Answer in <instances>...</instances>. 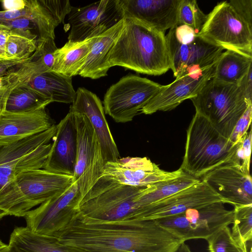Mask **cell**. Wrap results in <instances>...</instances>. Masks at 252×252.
<instances>
[{
    "label": "cell",
    "instance_id": "obj_1",
    "mask_svg": "<svg viewBox=\"0 0 252 252\" xmlns=\"http://www.w3.org/2000/svg\"><path fill=\"white\" fill-rule=\"evenodd\" d=\"M53 236L83 252H176L184 242L155 220L98 221L79 213Z\"/></svg>",
    "mask_w": 252,
    "mask_h": 252
},
{
    "label": "cell",
    "instance_id": "obj_2",
    "mask_svg": "<svg viewBox=\"0 0 252 252\" xmlns=\"http://www.w3.org/2000/svg\"><path fill=\"white\" fill-rule=\"evenodd\" d=\"M109 68L120 66L150 75L170 69L166 35L141 21L124 17V25L107 57Z\"/></svg>",
    "mask_w": 252,
    "mask_h": 252
},
{
    "label": "cell",
    "instance_id": "obj_3",
    "mask_svg": "<svg viewBox=\"0 0 252 252\" xmlns=\"http://www.w3.org/2000/svg\"><path fill=\"white\" fill-rule=\"evenodd\" d=\"M72 176L42 169L20 173L0 189V220L24 217L31 209L65 191Z\"/></svg>",
    "mask_w": 252,
    "mask_h": 252
},
{
    "label": "cell",
    "instance_id": "obj_4",
    "mask_svg": "<svg viewBox=\"0 0 252 252\" xmlns=\"http://www.w3.org/2000/svg\"><path fill=\"white\" fill-rule=\"evenodd\" d=\"M238 143L220 134L204 117L195 112L187 130L185 151L180 168L198 179L229 162Z\"/></svg>",
    "mask_w": 252,
    "mask_h": 252
},
{
    "label": "cell",
    "instance_id": "obj_5",
    "mask_svg": "<svg viewBox=\"0 0 252 252\" xmlns=\"http://www.w3.org/2000/svg\"><path fill=\"white\" fill-rule=\"evenodd\" d=\"M195 112L206 118L224 137L229 139L238 120L252 101L248 99L238 84L209 80L190 99Z\"/></svg>",
    "mask_w": 252,
    "mask_h": 252
},
{
    "label": "cell",
    "instance_id": "obj_6",
    "mask_svg": "<svg viewBox=\"0 0 252 252\" xmlns=\"http://www.w3.org/2000/svg\"><path fill=\"white\" fill-rule=\"evenodd\" d=\"M165 35L170 69L176 78L212 66L224 50L184 25L177 24Z\"/></svg>",
    "mask_w": 252,
    "mask_h": 252
},
{
    "label": "cell",
    "instance_id": "obj_7",
    "mask_svg": "<svg viewBox=\"0 0 252 252\" xmlns=\"http://www.w3.org/2000/svg\"><path fill=\"white\" fill-rule=\"evenodd\" d=\"M185 173L180 167L173 171H164L146 157L120 158L106 162L102 176L81 201L116 185L146 188L175 179Z\"/></svg>",
    "mask_w": 252,
    "mask_h": 252
},
{
    "label": "cell",
    "instance_id": "obj_8",
    "mask_svg": "<svg viewBox=\"0 0 252 252\" xmlns=\"http://www.w3.org/2000/svg\"><path fill=\"white\" fill-rule=\"evenodd\" d=\"M160 184L146 188L115 185L81 202L79 213L84 218L98 221L135 220L141 209L139 198L155 190Z\"/></svg>",
    "mask_w": 252,
    "mask_h": 252
},
{
    "label": "cell",
    "instance_id": "obj_9",
    "mask_svg": "<svg viewBox=\"0 0 252 252\" xmlns=\"http://www.w3.org/2000/svg\"><path fill=\"white\" fill-rule=\"evenodd\" d=\"M57 125L9 144L0 145V189L20 173L43 168Z\"/></svg>",
    "mask_w": 252,
    "mask_h": 252
},
{
    "label": "cell",
    "instance_id": "obj_10",
    "mask_svg": "<svg viewBox=\"0 0 252 252\" xmlns=\"http://www.w3.org/2000/svg\"><path fill=\"white\" fill-rule=\"evenodd\" d=\"M222 202L189 209L173 217L155 220L158 224L185 242L192 239L207 240L233 222L234 211Z\"/></svg>",
    "mask_w": 252,
    "mask_h": 252
},
{
    "label": "cell",
    "instance_id": "obj_11",
    "mask_svg": "<svg viewBox=\"0 0 252 252\" xmlns=\"http://www.w3.org/2000/svg\"><path fill=\"white\" fill-rule=\"evenodd\" d=\"M162 86L146 78L126 75L106 91L103 102L105 114L117 123L130 122Z\"/></svg>",
    "mask_w": 252,
    "mask_h": 252
},
{
    "label": "cell",
    "instance_id": "obj_12",
    "mask_svg": "<svg viewBox=\"0 0 252 252\" xmlns=\"http://www.w3.org/2000/svg\"><path fill=\"white\" fill-rule=\"evenodd\" d=\"M198 33L224 49L252 56V27L228 1L219 3L208 15Z\"/></svg>",
    "mask_w": 252,
    "mask_h": 252
},
{
    "label": "cell",
    "instance_id": "obj_13",
    "mask_svg": "<svg viewBox=\"0 0 252 252\" xmlns=\"http://www.w3.org/2000/svg\"><path fill=\"white\" fill-rule=\"evenodd\" d=\"M73 112L77 128V151L72 183H77L82 199L102 176L106 162L89 119L84 114Z\"/></svg>",
    "mask_w": 252,
    "mask_h": 252
},
{
    "label": "cell",
    "instance_id": "obj_14",
    "mask_svg": "<svg viewBox=\"0 0 252 252\" xmlns=\"http://www.w3.org/2000/svg\"><path fill=\"white\" fill-rule=\"evenodd\" d=\"M82 199L77 182L63 193L44 202L24 217L27 226L39 234L52 236L64 228L79 212Z\"/></svg>",
    "mask_w": 252,
    "mask_h": 252
},
{
    "label": "cell",
    "instance_id": "obj_15",
    "mask_svg": "<svg viewBox=\"0 0 252 252\" xmlns=\"http://www.w3.org/2000/svg\"><path fill=\"white\" fill-rule=\"evenodd\" d=\"M124 18L120 0H102L80 7L68 15L71 27L68 41H81L98 36Z\"/></svg>",
    "mask_w": 252,
    "mask_h": 252
},
{
    "label": "cell",
    "instance_id": "obj_16",
    "mask_svg": "<svg viewBox=\"0 0 252 252\" xmlns=\"http://www.w3.org/2000/svg\"><path fill=\"white\" fill-rule=\"evenodd\" d=\"M217 202L226 203L207 184L200 180L192 186L142 208L136 220H158L179 215L189 209Z\"/></svg>",
    "mask_w": 252,
    "mask_h": 252
},
{
    "label": "cell",
    "instance_id": "obj_17",
    "mask_svg": "<svg viewBox=\"0 0 252 252\" xmlns=\"http://www.w3.org/2000/svg\"><path fill=\"white\" fill-rule=\"evenodd\" d=\"M216 63L203 70L183 74L162 88L149 101L141 113L150 115L171 110L184 100L195 97L213 77Z\"/></svg>",
    "mask_w": 252,
    "mask_h": 252
},
{
    "label": "cell",
    "instance_id": "obj_18",
    "mask_svg": "<svg viewBox=\"0 0 252 252\" xmlns=\"http://www.w3.org/2000/svg\"><path fill=\"white\" fill-rule=\"evenodd\" d=\"M226 203L233 206L252 204V180L250 174L231 162L223 163L201 177Z\"/></svg>",
    "mask_w": 252,
    "mask_h": 252
},
{
    "label": "cell",
    "instance_id": "obj_19",
    "mask_svg": "<svg viewBox=\"0 0 252 252\" xmlns=\"http://www.w3.org/2000/svg\"><path fill=\"white\" fill-rule=\"evenodd\" d=\"M70 109L85 114L90 121L98 139L105 162L120 158V154L111 134L102 102L94 93L80 87Z\"/></svg>",
    "mask_w": 252,
    "mask_h": 252
},
{
    "label": "cell",
    "instance_id": "obj_20",
    "mask_svg": "<svg viewBox=\"0 0 252 252\" xmlns=\"http://www.w3.org/2000/svg\"><path fill=\"white\" fill-rule=\"evenodd\" d=\"M53 139L43 169L72 176L77 151V128L74 113L71 110L57 125Z\"/></svg>",
    "mask_w": 252,
    "mask_h": 252
},
{
    "label": "cell",
    "instance_id": "obj_21",
    "mask_svg": "<svg viewBox=\"0 0 252 252\" xmlns=\"http://www.w3.org/2000/svg\"><path fill=\"white\" fill-rule=\"evenodd\" d=\"M124 17L135 18L165 33L178 23L181 0H120Z\"/></svg>",
    "mask_w": 252,
    "mask_h": 252
},
{
    "label": "cell",
    "instance_id": "obj_22",
    "mask_svg": "<svg viewBox=\"0 0 252 252\" xmlns=\"http://www.w3.org/2000/svg\"><path fill=\"white\" fill-rule=\"evenodd\" d=\"M55 125L42 108L25 113H0V145L9 144L44 131Z\"/></svg>",
    "mask_w": 252,
    "mask_h": 252
},
{
    "label": "cell",
    "instance_id": "obj_23",
    "mask_svg": "<svg viewBox=\"0 0 252 252\" xmlns=\"http://www.w3.org/2000/svg\"><path fill=\"white\" fill-rule=\"evenodd\" d=\"M124 25V18L116 25L97 36L78 75L96 79L105 76L109 67L108 55Z\"/></svg>",
    "mask_w": 252,
    "mask_h": 252
},
{
    "label": "cell",
    "instance_id": "obj_24",
    "mask_svg": "<svg viewBox=\"0 0 252 252\" xmlns=\"http://www.w3.org/2000/svg\"><path fill=\"white\" fill-rule=\"evenodd\" d=\"M17 252H83L61 243L56 237L36 233L27 227H16L9 244Z\"/></svg>",
    "mask_w": 252,
    "mask_h": 252
},
{
    "label": "cell",
    "instance_id": "obj_25",
    "mask_svg": "<svg viewBox=\"0 0 252 252\" xmlns=\"http://www.w3.org/2000/svg\"><path fill=\"white\" fill-rule=\"evenodd\" d=\"M28 18L38 27V41L55 39V29L59 25L48 10L45 0H25L24 5L17 9L0 11V21Z\"/></svg>",
    "mask_w": 252,
    "mask_h": 252
},
{
    "label": "cell",
    "instance_id": "obj_26",
    "mask_svg": "<svg viewBox=\"0 0 252 252\" xmlns=\"http://www.w3.org/2000/svg\"><path fill=\"white\" fill-rule=\"evenodd\" d=\"M97 36L81 41H68L58 48L51 71L71 78L78 75Z\"/></svg>",
    "mask_w": 252,
    "mask_h": 252
},
{
    "label": "cell",
    "instance_id": "obj_27",
    "mask_svg": "<svg viewBox=\"0 0 252 252\" xmlns=\"http://www.w3.org/2000/svg\"><path fill=\"white\" fill-rule=\"evenodd\" d=\"M27 84L52 102L72 103L75 97L72 78L53 71L37 74Z\"/></svg>",
    "mask_w": 252,
    "mask_h": 252
},
{
    "label": "cell",
    "instance_id": "obj_28",
    "mask_svg": "<svg viewBox=\"0 0 252 252\" xmlns=\"http://www.w3.org/2000/svg\"><path fill=\"white\" fill-rule=\"evenodd\" d=\"M252 55L226 50L216 63L213 78L226 83L238 84L252 67Z\"/></svg>",
    "mask_w": 252,
    "mask_h": 252
},
{
    "label": "cell",
    "instance_id": "obj_29",
    "mask_svg": "<svg viewBox=\"0 0 252 252\" xmlns=\"http://www.w3.org/2000/svg\"><path fill=\"white\" fill-rule=\"evenodd\" d=\"M52 102L27 83L15 87L9 94L5 110L14 113H25L38 110Z\"/></svg>",
    "mask_w": 252,
    "mask_h": 252
},
{
    "label": "cell",
    "instance_id": "obj_30",
    "mask_svg": "<svg viewBox=\"0 0 252 252\" xmlns=\"http://www.w3.org/2000/svg\"><path fill=\"white\" fill-rule=\"evenodd\" d=\"M200 181V180L185 173L177 178L162 183L155 190L144 194L139 198L140 210L153 203L192 186Z\"/></svg>",
    "mask_w": 252,
    "mask_h": 252
},
{
    "label": "cell",
    "instance_id": "obj_31",
    "mask_svg": "<svg viewBox=\"0 0 252 252\" xmlns=\"http://www.w3.org/2000/svg\"><path fill=\"white\" fill-rule=\"evenodd\" d=\"M231 234L243 249L252 239V204L234 206Z\"/></svg>",
    "mask_w": 252,
    "mask_h": 252
},
{
    "label": "cell",
    "instance_id": "obj_32",
    "mask_svg": "<svg viewBox=\"0 0 252 252\" xmlns=\"http://www.w3.org/2000/svg\"><path fill=\"white\" fill-rule=\"evenodd\" d=\"M207 18L195 0H181L178 9L177 24L184 25L199 32Z\"/></svg>",
    "mask_w": 252,
    "mask_h": 252
},
{
    "label": "cell",
    "instance_id": "obj_33",
    "mask_svg": "<svg viewBox=\"0 0 252 252\" xmlns=\"http://www.w3.org/2000/svg\"><path fill=\"white\" fill-rule=\"evenodd\" d=\"M37 40L22 35L9 34L5 43V58L21 60L29 58L35 51Z\"/></svg>",
    "mask_w": 252,
    "mask_h": 252
},
{
    "label": "cell",
    "instance_id": "obj_34",
    "mask_svg": "<svg viewBox=\"0 0 252 252\" xmlns=\"http://www.w3.org/2000/svg\"><path fill=\"white\" fill-rule=\"evenodd\" d=\"M206 240L209 252H244L233 238L228 226L220 229Z\"/></svg>",
    "mask_w": 252,
    "mask_h": 252
},
{
    "label": "cell",
    "instance_id": "obj_35",
    "mask_svg": "<svg viewBox=\"0 0 252 252\" xmlns=\"http://www.w3.org/2000/svg\"><path fill=\"white\" fill-rule=\"evenodd\" d=\"M252 126L250 130L244 135L242 140L238 143L237 149L229 162L240 167L247 174L250 173V158L252 149Z\"/></svg>",
    "mask_w": 252,
    "mask_h": 252
},
{
    "label": "cell",
    "instance_id": "obj_36",
    "mask_svg": "<svg viewBox=\"0 0 252 252\" xmlns=\"http://www.w3.org/2000/svg\"><path fill=\"white\" fill-rule=\"evenodd\" d=\"M252 105L249 106L245 112L237 122L229 137V140L234 145L240 142L251 126Z\"/></svg>",
    "mask_w": 252,
    "mask_h": 252
},
{
    "label": "cell",
    "instance_id": "obj_37",
    "mask_svg": "<svg viewBox=\"0 0 252 252\" xmlns=\"http://www.w3.org/2000/svg\"><path fill=\"white\" fill-rule=\"evenodd\" d=\"M45 3L58 24H64L65 17L69 14L72 7L69 0H45Z\"/></svg>",
    "mask_w": 252,
    "mask_h": 252
},
{
    "label": "cell",
    "instance_id": "obj_38",
    "mask_svg": "<svg viewBox=\"0 0 252 252\" xmlns=\"http://www.w3.org/2000/svg\"><path fill=\"white\" fill-rule=\"evenodd\" d=\"M228 2L235 12L252 27V1L231 0Z\"/></svg>",
    "mask_w": 252,
    "mask_h": 252
},
{
    "label": "cell",
    "instance_id": "obj_39",
    "mask_svg": "<svg viewBox=\"0 0 252 252\" xmlns=\"http://www.w3.org/2000/svg\"><path fill=\"white\" fill-rule=\"evenodd\" d=\"M30 57L21 60H10L0 58V78L5 76L12 72L20 65L27 61Z\"/></svg>",
    "mask_w": 252,
    "mask_h": 252
},
{
    "label": "cell",
    "instance_id": "obj_40",
    "mask_svg": "<svg viewBox=\"0 0 252 252\" xmlns=\"http://www.w3.org/2000/svg\"><path fill=\"white\" fill-rule=\"evenodd\" d=\"M252 68L251 67L247 73L238 85L242 89L246 97L252 101Z\"/></svg>",
    "mask_w": 252,
    "mask_h": 252
},
{
    "label": "cell",
    "instance_id": "obj_41",
    "mask_svg": "<svg viewBox=\"0 0 252 252\" xmlns=\"http://www.w3.org/2000/svg\"><path fill=\"white\" fill-rule=\"evenodd\" d=\"M4 10H9L19 9L22 7L25 3V0H12L2 1Z\"/></svg>",
    "mask_w": 252,
    "mask_h": 252
},
{
    "label": "cell",
    "instance_id": "obj_42",
    "mask_svg": "<svg viewBox=\"0 0 252 252\" xmlns=\"http://www.w3.org/2000/svg\"><path fill=\"white\" fill-rule=\"evenodd\" d=\"M17 86H11L0 90V113L5 110V104L11 92Z\"/></svg>",
    "mask_w": 252,
    "mask_h": 252
},
{
    "label": "cell",
    "instance_id": "obj_43",
    "mask_svg": "<svg viewBox=\"0 0 252 252\" xmlns=\"http://www.w3.org/2000/svg\"><path fill=\"white\" fill-rule=\"evenodd\" d=\"M9 34L8 31L0 29V58H5V46Z\"/></svg>",
    "mask_w": 252,
    "mask_h": 252
},
{
    "label": "cell",
    "instance_id": "obj_44",
    "mask_svg": "<svg viewBox=\"0 0 252 252\" xmlns=\"http://www.w3.org/2000/svg\"><path fill=\"white\" fill-rule=\"evenodd\" d=\"M176 252H192L190 249L185 242L181 244Z\"/></svg>",
    "mask_w": 252,
    "mask_h": 252
},
{
    "label": "cell",
    "instance_id": "obj_45",
    "mask_svg": "<svg viewBox=\"0 0 252 252\" xmlns=\"http://www.w3.org/2000/svg\"><path fill=\"white\" fill-rule=\"evenodd\" d=\"M0 252H17L15 249L9 245L0 248Z\"/></svg>",
    "mask_w": 252,
    "mask_h": 252
},
{
    "label": "cell",
    "instance_id": "obj_46",
    "mask_svg": "<svg viewBox=\"0 0 252 252\" xmlns=\"http://www.w3.org/2000/svg\"><path fill=\"white\" fill-rule=\"evenodd\" d=\"M252 241H250L247 243V247L244 250V252H252Z\"/></svg>",
    "mask_w": 252,
    "mask_h": 252
},
{
    "label": "cell",
    "instance_id": "obj_47",
    "mask_svg": "<svg viewBox=\"0 0 252 252\" xmlns=\"http://www.w3.org/2000/svg\"><path fill=\"white\" fill-rule=\"evenodd\" d=\"M6 245V244H5L4 243H3L2 242V241L0 239V248L4 247V246H5Z\"/></svg>",
    "mask_w": 252,
    "mask_h": 252
}]
</instances>
